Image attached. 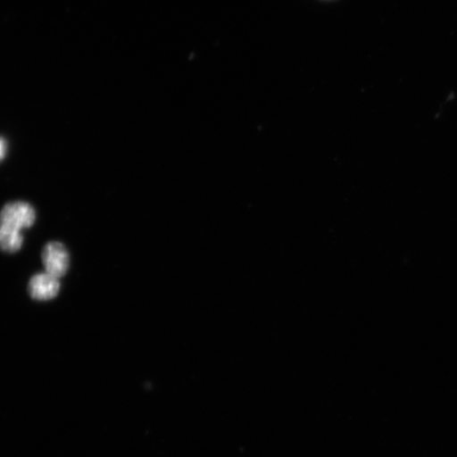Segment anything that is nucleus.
<instances>
[{"instance_id": "nucleus-1", "label": "nucleus", "mask_w": 457, "mask_h": 457, "mask_svg": "<svg viewBox=\"0 0 457 457\" xmlns=\"http://www.w3.org/2000/svg\"><path fill=\"white\" fill-rule=\"evenodd\" d=\"M36 219V210L31 204L22 202L7 204L0 212V224L20 231L32 227Z\"/></svg>"}, {"instance_id": "nucleus-2", "label": "nucleus", "mask_w": 457, "mask_h": 457, "mask_svg": "<svg viewBox=\"0 0 457 457\" xmlns=\"http://www.w3.org/2000/svg\"><path fill=\"white\" fill-rule=\"evenodd\" d=\"M46 272L57 278L64 277L70 270V253L64 245L51 242L45 245L42 253Z\"/></svg>"}, {"instance_id": "nucleus-3", "label": "nucleus", "mask_w": 457, "mask_h": 457, "mask_svg": "<svg viewBox=\"0 0 457 457\" xmlns=\"http://www.w3.org/2000/svg\"><path fill=\"white\" fill-rule=\"evenodd\" d=\"M59 279L47 272L36 274L29 282V294L37 301L53 300L60 293Z\"/></svg>"}, {"instance_id": "nucleus-4", "label": "nucleus", "mask_w": 457, "mask_h": 457, "mask_svg": "<svg viewBox=\"0 0 457 457\" xmlns=\"http://www.w3.org/2000/svg\"><path fill=\"white\" fill-rule=\"evenodd\" d=\"M24 238L20 230L0 224V249L7 253H15L21 248Z\"/></svg>"}, {"instance_id": "nucleus-5", "label": "nucleus", "mask_w": 457, "mask_h": 457, "mask_svg": "<svg viewBox=\"0 0 457 457\" xmlns=\"http://www.w3.org/2000/svg\"><path fill=\"white\" fill-rule=\"evenodd\" d=\"M5 154H7V143L0 138V162L4 158Z\"/></svg>"}]
</instances>
